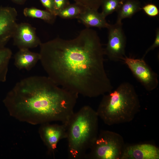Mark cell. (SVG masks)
<instances>
[{
    "instance_id": "cell-1",
    "label": "cell",
    "mask_w": 159,
    "mask_h": 159,
    "mask_svg": "<svg viewBox=\"0 0 159 159\" xmlns=\"http://www.w3.org/2000/svg\"><path fill=\"white\" fill-rule=\"evenodd\" d=\"M39 46L42 66L58 85L90 98L112 90L104 67V49L95 31L86 28L74 39L57 37Z\"/></svg>"
},
{
    "instance_id": "cell-2",
    "label": "cell",
    "mask_w": 159,
    "mask_h": 159,
    "mask_svg": "<svg viewBox=\"0 0 159 159\" xmlns=\"http://www.w3.org/2000/svg\"><path fill=\"white\" fill-rule=\"evenodd\" d=\"M78 95L48 76H34L17 82L4 102L10 115L20 121L33 125L66 123L74 112Z\"/></svg>"
},
{
    "instance_id": "cell-3",
    "label": "cell",
    "mask_w": 159,
    "mask_h": 159,
    "mask_svg": "<svg viewBox=\"0 0 159 159\" xmlns=\"http://www.w3.org/2000/svg\"><path fill=\"white\" fill-rule=\"evenodd\" d=\"M103 95L96 111L99 117L108 125L130 122L140 110L138 95L129 82L122 83Z\"/></svg>"
},
{
    "instance_id": "cell-4",
    "label": "cell",
    "mask_w": 159,
    "mask_h": 159,
    "mask_svg": "<svg viewBox=\"0 0 159 159\" xmlns=\"http://www.w3.org/2000/svg\"><path fill=\"white\" fill-rule=\"evenodd\" d=\"M98 116L96 111L85 105L74 112L67 124L66 139L69 157L86 158L98 133Z\"/></svg>"
},
{
    "instance_id": "cell-5",
    "label": "cell",
    "mask_w": 159,
    "mask_h": 159,
    "mask_svg": "<svg viewBox=\"0 0 159 159\" xmlns=\"http://www.w3.org/2000/svg\"><path fill=\"white\" fill-rule=\"evenodd\" d=\"M125 146L123 137L120 134L110 130H101L85 158L121 159Z\"/></svg>"
},
{
    "instance_id": "cell-6",
    "label": "cell",
    "mask_w": 159,
    "mask_h": 159,
    "mask_svg": "<svg viewBox=\"0 0 159 159\" xmlns=\"http://www.w3.org/2000/svg\"><path fill=\"white\" fill-rule=\"evenodd\" d=\"M108 29V42L104 49L105 55L111 61H122L126 56L125 53L126 40L122 29V22L116 21L110 25Z\"/></svg>"
},
{
    "instance_id": "cell-7",
    "label": "cell",
    "mask_w": 159,
    "mask_h": 159,
    "mask_svg": "<svg viewBox=\"0 0 159 159\" xmlns=\"http://www.w3.org/2000/svg\"><path fill=\"white\" fill-rule=\"evenodd\" d=\"M123 62L147 91L151 92L158 87L159 84L158 75L144 58L135 59L126 56Z\"/></svg>"
},
{
    "instance_id": "cell-8",
    "label": "cell",
    "mask_w": 159,
    "mask_h": 159,
    "mask_svg": "<svg viewBox=\"0 0 159 159\" xmlns=\"http://www.w3.org/2000/svg\"><path fill=\"white\" fill-rule=\"evenodd\" d=\"M39 129L40 136L46 147L48 154L54 156L59 141L67 138V124H51L50 122L40 125Z\"/></svg>"
},
{
    "instance_id": "cell-9",
    "label": "cell",
    "mask_w": 159,
    "mask_h": 159,
    "mask_svg": "<svg viewBox=\"0 0 159 159\" xmlns=\"http://www.w3.org/2000/svg\"><path fill=\"white\" fill-rule=\"evenodd\" d=\"M16 9L0 6V48L4 47L13 35L18 24Z\"/></svg>"
},
{
    "instance_id": "cell-10",
    "label": "cell",
    "mask_w": 159,
    "mask_h": 159,
    "mask_svg": "<svg viewBox=\"0 0 159 159\" xmlns=\"http://www.w3.org/2000/svg\"><path fill=\"white\" fill-rule=\"evenodd\" d=\"M36 30L29 23L18 24L12 38L14 44L19 49H29L39 46L41 42L37 35Z\"/></svg>"
},
{
    "instance_id": "cell-11",
    "label": "cell",
    "mask_w": 159,
    "mask_h": 159,
    "mask_svg": "<svg viewBox=\"0 0 159 159\" xmlns=\"http://www.w3.org/2000/svg\"><path fill=\"white\" fill-rule=\"evenodd\" d=\"M159 149L151 144L125 146L121 159H159Z\"/></svg>"
},
{
    "instance_id": "cell-12",
    "label": "cell",
    "mask_w": 159,
    "mask_h": 159,
    "mask_svg": "<svg viewBox=\"0 0 159 159\" xmlns=\"http://www.w3.org/2000/svg\"><path fill=\"white\" fill-rule=\"evenodd\" d=\"M101 13L96 10L85 8L77 18L79 21L86 28H107L110 24Z\"/></svg>"
},
{
    "instance_id": "cell-13",
    "label": "cell",
    "mask_w": 159,
    "mask_h": 159,
    "mask_svg": "<svg viewBox=\"0 0 159 159\" xmlns=\"http://www.w3.org/2000/svg\"><path fill=\"white\" fill-rule=\"evenodd\" d=\"M39 53L32 52L29 49H19L14 56V64L18 69L29 71L39 61Z\"/></svg>"
},
{
    "instance_id": "cell-14",
    "label": "cell",
    "mask_w": 159,
    "mask_h": 159,
    "mask_svg": "<svg viewBox=\"0 0 159 159\" xmlns=\"http://www.w3.org/2000/svg\"><path fill=\"white\" fill-rule=\"evenodd\" d=\"M140 2L138 0H124L117 11V21L122 22L123 19L131 17L135 13L141 9Z\"/></svg>"
},
{
    "instance_id": "cell-15",
    "label": "cell",
    "mask_w": 159,
    "mask_h": 159,
    "mask_svg": "<svg viewBox=\"0 0 159 159\" xmlns=\"http://www.w3.org/2000/svg\"><path fill=\"white\" fill-rule=\"evenodd\" d=\"M23 13L25 16L39 19L50 24L54 22L57 16L46 10H41L34 7L25 8Z\"/></svg>"
},
{
    "instance_id": "cell-16",
    "label": "cell",
    "mask_w": 159,
    "mask_h": 159,
    "mask_svg": "<svg viewBox=\"0 0 159 159\" xmlns=\"http://www.w3.org/2000/svg\"><path fill=\"white\" fill-rule=\"evenodd\" d=\"M12 54L11 51L10 49L6 47L0 48V83L6 80Z\"/></svg>"
},
{
    "instance_id": "cell-17",
    "label": "cell",
    "mask_w": 159,
    "mask_h": 159,
    "mask_svg": "<svg viewBox=\"0 0 159 159\" xmlns=\"http://www.w3.org/2000/svg\"><path fill=\"white\" fill-rule=\"evenodd\" d=\"M84 9L76 3L70 4L60 11L57 16L64 19H77Z\"/></svg>"
},
{
    "instance_id": "cell-18",
    "label": "cell",
    "mask_w": 159,
    "mask_h": 159,
    "mask_svg": "<svg viewBox=\"0 0 159 159\" xmlns=\"http://www.w3.org/2000/svg\"><path fill=\"white\" fill-rule=\"evenodd\" d=\"M124 0H103L101 6V13L106 18L115 11H117L121 5Z\"/></svg>"
},
{
    "instance_id": "cell-19",
    "label": "cell",
    "mask_w": 159,
    "mask_h": 159,
    "mask_svg": "<svg viewBox=\"0 0 159 159\" xmlns=\"http://www.w3.org/2000/svg\"><path fill=\"white\" fill-rule=\"evenodd\" d=\"M75 3L85 8L97 10L103 0H74Z\"/></svg>"
},
{
    "instance_id": "cell-20",
    "label": "cell",
    "mask_w": 159,
    "mask_h": 159,
    "mask_svg": "<svg viewBox=\"0 0 159 159\" xmlns=\"http://www.w3.org/2000/svg\"><path fill=\"white\" fill-rule=\"evenodd\" d=\"M141 9L148 16L154 17L158 16L159 14V9L154 4H148L143 6Z\"/></svg>"
},
{
    "instance_id": "cell-21",
    "label": "cell",
    "mask_w": 159,
    "mask_h": 159,
    "mask_svg": "<svg viewBox=\"0 0 159 159\" xmlns=\"http://www.w3.org/2000/svg\"><path fill=\"white\" fill-rule=\"evenodd\" d=\"M56 14L58 13L70 4L69 0H54Z\"/></svg>"
},
{
    "instance_id": "cell-22",
    "label": "cell",
    "mask_w": 159,
    "mask_h": 159,
    "mask_svg": "<svg viewBox=\"0 0 159 159\" xmlns=\"http://www.w3.org/2000/svg\"><path fill=\"white\" fill-rule=\"evenodd\" d=\"M40 1L46 10L57 16L54 0H40Z\"/></svg>"
},
{
    "instance_id": "cell-23",
    "label": "cell",
    "mask_w": 159,
    "mask_h": 159,
    "mask_svg": "<svg viewBox=\"0 0 159 159\" xmlns=\"http://www.w3.org/2000/svg\"><path fill=\"white\" fill-rule=\"evenodd\" d=\"M155 38L153 44L145 51L142 58H144L147 54L150 51L154 50L159 47V29L158 28L156 31Z\"/></svg>"
},
{
    "instance_id": "cell-24",
    "label": "cell",
    "mask_w": 159,
    "mask_h": 159,
    "mask_svg": "<svg viewBox=\"0 0 159 159\" xmlns=\"http://www.w3.org/2000/svg\"><path fill=\"white\" fill-rule=\"evenodd\" d=\"M13 2L19 5H22L25 3L27 0H10Z\"/></svg>"
}]
</instances>
